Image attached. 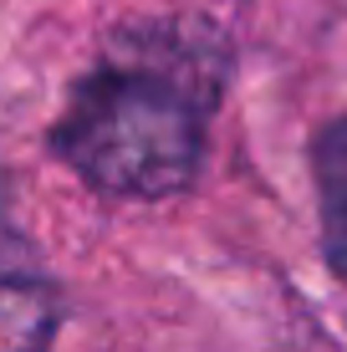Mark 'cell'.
<instances>
[{"mask_svg":"<svg viewBox=\"0 0 347 352\" xmlns=\"http://www.w3.org/2000/svg\"><path fill=\"white\" fill-rule=\"evenodd\" d=\"M235 67V31L210 10L123 16L67 77L41 133L46 159L107 204L189 194L210 164Z\"/></svg>","mask_w":347,"mask_h":352,"instance_id":"1","label":"cell"},{"mask_svg":"<svg viewBox=\"0 0 347 352\" xmlns=\"http://www.w3.org/2000/svg\"><path fill=\"white\" fill-rule=\"evenodd\" d=\"M67 322V291L0 174V352H46Z\"/></svg>","mask_w":347,"mask_h":352,"instance_id":"2","label":"cell"},{"mask_svg":"<svg viewBox=\"0 0 347 352\" xmlns=\"http://www.w3.org/2000/svg\"><path fill=\"white\" fill-rule=\"evenodd\" d=\"M306 168H312L322 265H327V276H337L347 286V113H332L312 128Z\"/></svg>","mask_w":347,"mask_h":352,"instance_id":"3","label":"cell"}]
</instances>
